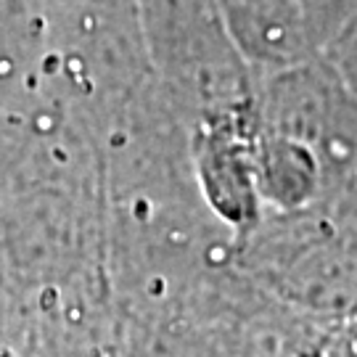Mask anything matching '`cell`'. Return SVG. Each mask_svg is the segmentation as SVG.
<instances>
[{
    "label": "cell",
    "mask_w": 357,
    "mask_h": 357,
    "mask_svg": "<svg viewBox=\"0 0 357 357\" xmlns=\"http://www.w3.org/2000/svg\"><path fill=\"white\" fill-rule=\"evenodd\" d=\"M336 59H339L344 82L357 90V22H347V32H339Z\"/></svg>",
    "instance_id": "1"
}]
</instances>
